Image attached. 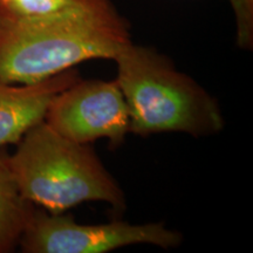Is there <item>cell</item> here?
Masks as SVG:
<instances>
[{
  "instance_id": "ba28073f",
  "label": "cell",
  "mask_w": 253,
  "mask_h": 253,
  "mask_svg": "<svg viewBox=\"0 0 253 253\" xmlns=\"http://www.w3.org/2000/svg\"><path fill=\"white\" fill-rule=\"evenodd\" d=\"M236 19L237 43L244 49L253 46V0H227Z\"/></svg>"
},
{
  "instance_id": "6da1fadb",
  "label": "cell",
  "mask_w": 253,
  "mask_h": 253,
  "mask_svg": "<svg viewBox=\"0 0 253 253\" xmlns=\"http://www.w3.org/2000/svg\"><path fill=\"white\" fill-rule=\"evenodd\" d=\"M131 41L113 2L86 13L27 19L0 5V80L36 84L94 59H114Z\"/></svg>"
},
{
  "instance_id": "5b68a950",
  "label": "cell",
  "mask_w": 253,
  "mask_h": 253,
  "mask_svg": "<svg viewBox=\"0 0 253 253\" xmlns=\"http://www.w3.org/2000/svg\"><path fill=\"white\" fill-rule=\"evenodd\" d=\"M45 122L81 144L103 138L119 147L130 132L129 110L116 80L78 79L53 97Z\"/></svg>"
},
{
  "instance_id": "7a4b0ae2",
  "label": "cell",
  "mask_w": 253,
  "mask_h": 253,
  "mask_svg": "<svg viewBox=\"0 0 253 253\" xmlns=\"http://www.w3.org/2000/svg\"><path fill=\"white\" fill-rule=\"evenodd\" d=\"M118 82L130 118V132L211 136L224 128L216 100L166 55L130 41L114 56Z\"/></svg>"
},
{
  "instance_id": "8992f818",
  "label": "cell",
  "mask_w": 253,
  "mask_h": 253,
  "mask_svg": "<svg viewBox=\"0 0 253 253\" xmlns=\"http://www.w3.org/2000/svg\"><path fill=\"white\" fill-rule=\"evenodd\" d=\"M78 79L79 73L71 68L36 84L0 80V148L18 144L28 130L45 121L53 97Z\"/></svg>"
},
{
  "instance_id": "3957f363",
  "label": "cell",
  "mask_w": 253,
  "mask_h": 253,
  "mask_svg": "<svg viewBox=\"0 0 253 253\" xmlns=\"http://www.w3.org/2000/svg\"><path fill=\"white\" fill-rule=\"evenodd\" d=\"M15 145L12 173L21 196L36 207L53 213L87 202L126 208L119 183L88 144L63 137L42 121Z\"/></svg>"
},
{
  "instance_id": "52a82bcc",
  "label": "cell",
  "mask_w": 253,
  "mask_h": 253,
  "mask_svg": "<svg viewBox=\"0 0 253 253\" xmlns=\"http://www.w3.org/2000/svg\"><path fill=\"white\" fill-rule=\"evenodd\" d=\"M34 208L19 191L9 166V153L0 148V253L19 248Z\"/></svg>"
},
{
  "instance_id": "277c9868",
  "label": "cell",
  "mask_w": 253,
  "mask_h": 253,
  "mask_svg": "<svg viewBox=\"0 0 253 253\" xmlns=\"http://www.w3.org/2000/svg\"><path fill=\"white\" fill-rule=\"evenodd\" d=\"M182 236L163 223H112L86 225L65 212L53 213L34 208L19 242L25 253H106L135 244L173 249Z\"/></svg>"
}]
</instances>
